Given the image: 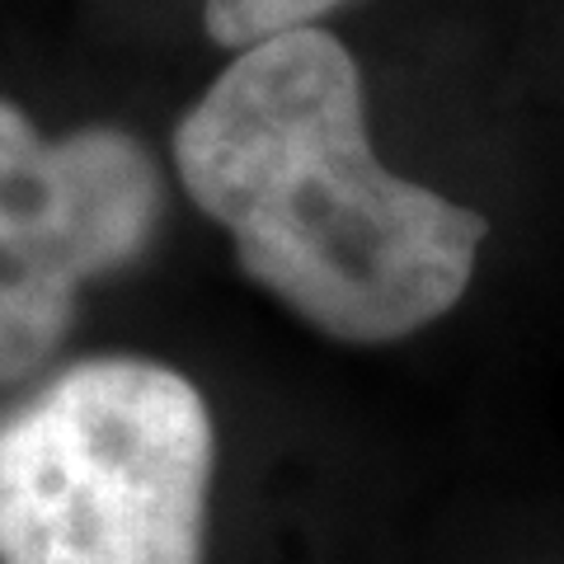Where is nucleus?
Returning <instances> with one entry per match:
<instances>
[{
    "mask_svg": "<svg viewBox=\"0 0 564 564\" xmlns=\"http://www.w3.org/2000/svg\"><path fill=\"white\" fill-rule=\"evenodd\" d=\"M207 400L151 358H85L0 410V564H203Z\"/></svg>",
    "mask_w": 564,
    "mask_h": 564,
    "instance_id": "f03ea898",
    "label": "nucleus"
},
{
    "mask_svg": "<svg viewBox=\"0 0 564 564\" xmlns=\"http://www.w3.org/2000/svg\"><path fill=\"white\" fill-rule=\"evenodd\" d=\"M161 212V165L132 132L43 137L0 99V386L62 348L85 282L147 254Z\"/></svg>",
    "mask_w": 564,
    "mask_h": 564,
    "instance_id": "7ed1b4c3",
    "label": "nucleus"
},
{
    "mask_svg": "<svg viewBox=\"0 0 564 564\" xmlns=\"http://www.w3.org/2000/svg\"><path fill=\"white\" fill-rule=\"evenodd\" d=\"M339 6H348V0H207L203 24L217 47L245 52L263 39H278V33L321 24Z\"/></svg>",
    "mask_w": 564,
    "mask_h": 564,
    "instance_id": "20e7f679",
    "label": "nucleus"
},
{
    "mask_svg": "<svg viewBox=\"0 0 564 564\" xmlns=\"http://www.w3.org/2000/svg\"><path fill=\"white\" fill-rule=\"evenodd\" d=\"M174 170L240 273L339 344L437 325L489 236L485 212L377 161L362 70L321 24L236 52L174 128Z\"/></svg>",
    "mask_w": 564,
    "mask_h": 564,
    "instance_id": "f257e3e1",
    "label": "nucleus"
}]
</instances>
